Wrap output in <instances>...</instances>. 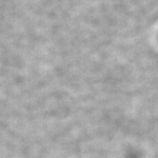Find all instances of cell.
Wrapping results in <instances>:
<instances>
[]
</instances>
